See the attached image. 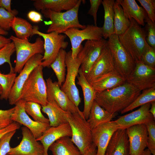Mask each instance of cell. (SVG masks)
Instances as JSON below:
<instances>
[{
	"label": "cell",
	"mask_w": 155,
	"mask_h": 155,
	"mask_svg": "<svg viewBox=\"0 0 155 155\" xmlns=\"http://www.w3.org/2000/svg\"><path fill=\"white\" fill-rule=\"evenodd\" d=\"M141 92L126 82L112 89L96 92L95 101L110 113L116 114L129 105Z\"/></svg>",
	"instance_id": "cell-1"
},
{
	"label": "cell",
	"mask_w": 155,
	"mask_h": 155,
	"mask_svg": "<svg viewBox=\"0 0 155 155\" xmlns=\"http://www.w3.org/2000/svg\"><path fill=\"white\" fill-rule=\"evenodd\" d=\"M82 1L78 0L74 7L64 12H56L49 10L41 11L44 16L51 20L47 33L55 32L61 34L71 28H84L86 26L80 23L78 18L79 9Z\"/></svg>",
	"instance_id": "cell-2"
},
{
	"label": "cell",
	"mask_w": 155,
	"mask_h": 155,
	"mask_svg": "<svg viewBox=\"0 0 155 155\" xmlns=\"http://www.w3.org/2000/svg\"><path fill=\"white\" fill-rule=\"evenodd\" d=\"M130 26L123 34L118 36L119 40L136 62L141 61L147 44L144 29L133 19H129Z\"/></svg>",
	"instance_id": "cell-3"
},
{
	"label": "cell",
	"mask_w": 155,
	"mask_h": 155,
	"mask_svg": "<svg viewBox=\"0 0 155 155\" xmlns=\"http://www.w3.org/2000/svg\"><path fill=\"white\" fill-rule=\"evenodd\" d=\"M43 67L40 65L32 72L22 88L21 99L35 102L41 106L46 104L47 86L44 78Z\"/></svg>",
	"instance_id": "cell-4"
},
{
	"label": "cell",
	"mask_w": 155,
	"mask_h": 155,
	"mask_svg": "<svg viewBox=\"0 0 155 155\" xmlns=\"http://www.w3.org/2000/svg\"><path fill=\"white\" fill-rule=\"evenodd\" d=\"M107 40V47L111 55L115 70L126 80L133 70L135 63L120 43L118 36L113 34Z\"/></svg>",
	"instance_id": "cell-5"
},
{
	"label": "cell",
	"mask_w": 155,
	"mask_h": 155,
	"mask_svg": "<svg viewBox=\"0 0 155 155\" xmlns=\"http://www.w3.org/2000/svg\"><path fill=\"white\" fill-rule=\"evenodd\" d=\"M68 121L71 129V139L82 155L92 144V129L83 116L79 113H71Z\"/></svg>",
	"instance_id": "cell-6"
},
{
	"label": "cell",
	"mask_w": 155,
	"mask_h": 155,
	"mask_svg": "<svg viewBox=\"0 0 155 155\" xmlns=\"http://www.w3.org/2000/svg\"><path fill=\"white\" fill-rule=\"evenodd\" d=\"M37 34L44 39V53L40 64L43 67H48L53 62L61 49H65L68 43L65 40V35L55 32L45 33L40 31L38 27H33L32 36Z\"/></svg>",
	"instance_id": "cell-7"
},
{
	"label": "cell",
	"mask_w": 155,
	"mask_h": 155,
	"mask_svg": "<svg viewBox=\"0 0 155 155\" xmlns=\"http://www.w3.org/2000/svg\"><path fill=\"white\" fill-rule=\"evenodd\" d=\"M81 60V56L79 54L76 58H73L71 57V50L67 52L65 58L67 70L66 78L61 87V90L77 107L81 102V99L75 84V80L78 75Z\"/></svg>",
	"instance_id": "cell-8"
},
{
	"label": "cell",
	"mask_w": 155,
	"mask_h": 155,
	"mask_svg": "<svg viewBox=\"0 0 155 155\" xmlns=\"http://www.w3.org/2000/svg\"><path fill=\"white\" fill-rule=\"evenodd\" d=\"M13 43L16 53V60L14 72L19 73L26 62L33 56L44 53V41L40 37L37 38L34 43L28 39L19 38L11 35L9 37Z\"/></svg>",
	"instance_id": "cell-9"
},
{
	"label": "cell",
	"mask_w": 155,
	"mask_h": 155,
	"mask_svg": "<svg viewBox=\"0 0 155 155\" xmlns=\"http://www.w3.org/2000/svg\"><path fill=\"white\" fill-rule=\"evenodd\" d=\"M64 34L69 39L71 46V57L76 58L82 50V43L85 40H99L103 38L102 27L88 25L82 30L70 28Z\"/></svg>",
	"instance_id": "cell-10"
},
{
	"label": "cell",
	"mask_w": 155,
	"mask_h": 155,
	"mask_svg": "<svg viewBox=\"0 0 155 155\" xmlns=\"http://www.w3.org/2000/svg\"><path fill=\"white\" fill-rule=\"evenodd\" d=\"M135 63V68L126 82L141 91L155 88V68L140 61Z\"/></svg>",
	"instance_id": "cell-11"
},
{
	"label": "cell",
	"mask_w": 155,
	"mask_h": 155,
	"mask_svg": "<svg viewBox=\"0 0 155 155\" xmlns=\"http://www.w3.org/2000/svg\"><path fill=\"white\" fill-rule=\"evenodd\" d=\"M42 57L43 55L40 54L33 56L26 62L16 77L8 99L10 104H15L21 99V92L24 84L33 69L40 64Z\"/></svg>",
	"instance_id": "cell-12"
},
{
	"label": "cell",
	"mask_w": 155,
	"mask_h": 155,
	"mask_svg": "<svg viewBox=\"0 0 155 155\" xmlns=\"http://www.w3.org/2000/svg\"><path fill=\"white\" fill-rule=\"evenodd\" d=\"M107 45V40L103 38L99 40L86 41L78 54L82 58L80 69L84 75L89 71Z\"/></svg>",
	"instance_id": "cell-13"
},
{
	"label": "cell",
	"mask_w": 155,
	"mask_h": 155,
	"mask_svg": "<svg viewBox=\"0 0 155 155\" xmlns=\"http://www.w3.org/2000/svg\"><path fill=\"white\" fill-rule=\"evenodd\" d=\"M25 102L20 99L15 104L11 119L13 122L22 124L29 129L37 139L50 126L49 124L38 122L31 119L25 110Z\"/></svg>",
	"instance_id": "cell-14"
},
{
	"label": "cell",
	"mask_w": 155,
	"mask_h": 155,
	"mask_svg": "<svg viewBox=\"0 0 155 155\" xmlns=\"http://www.w3.org/2000/svg\"><path fill=\"white\" fill-rule=\"evenodd\" d=\"M22 140L16 146L11 147L7 155H44V150L42 144L36 139L29 129L24 126L21 128Z\"/></svg>",
	"instance_id": "cell-15"
},
{
	"label": "cell",
	"mask_w": 155,
	"mask_h": 155,
	"mask_svg": "<svg viewBox=\"0 0 155 155\" xmlns=\"http://www.w3.org/2000/svg\"><path fill=\"white\" fill-rule=\"evenodd\" d=\"M119 129L117 123L111 121L101 124L92 130V143L96 148V155H104L111 137Z\"/></svg>",
	"instance_id": "cell-16"
},
{
	"label": "cell",
	"mask_w": 155,
	"mask_h": 155,
	"mask_svg": "<svg viewBox=\"0 0 155 155\" xmlns=\"http://www.w3.org/2000/svg\"><path fill=\"white\" fill-rule=\"evenodd\" d=\"M47 100L56 102L63 110L72 113H78L83 115L82 111L74 104L67 95L61 89L57 82H53L50 78L46 79Z\"/></svg>",
	"instance_id": "cell-17"
},
{
	"label": "cell",
	"mask_w": 155,
	"mask_h": 155,
	"mask_svg": "<svg viewBox=\"0 0 155 155\" xmlns=\"http://www.w3.org/2000/svg\"><path fill=\"white\" fill-rule=\"evenodd\" d=\"M126 129L129 155H142L147 147L148 133L145 124L133 125Z\"/></svg>",
	"instance_id": "cell-18"
},
{
	"label": "cell",
	"mask_w": 155,
	"mask_h": 155,
	"mask_svg": "<svg viewBox=\"0 0 155 155\" xmlns=\"http://www.w3.org/2000/svg\"><path fill=\"white\" fill-rule=\"evenodd\" d=\"M150 106L151 102L143 105L138 109L120 117L115 121L119 129H126L133 125L155 121V119L149 112Z\"/></svg>",
	"instance_id": "cell-19"
},
{
	"label": "cell",
	"mask_w": 155,
	"mask_h": 155,
	"mask_svg": "<svg viewBox=\"0 0 155 155\" xmlns=\"http://www.w3.org/2000/svg\"><path fill=\"white\" fill-rule=\"evenodd\" d=\"M115 70L113 60L107 45L89 71L85 76L90 83L99 77Z\"/></svg>",
	"instance_id": "cell-20"
},
{
	"label": "cell",
	"mask_w": 155,
	"mask_h": 155,
	"mask_svg": "<svg viewBox=\"0 0 155 155\" xmlns=\"http://www.w3.org/2000/svg\"><path fill=\"white\" fill-rule=\"evenodd\" d=\"M71 129L68 123L57 126H50L36 140L40 142L43 146L44 155H49L48 150L53 144L62 137H71Z\"/></svg>",
	"instance_id": "cell-21"
},
{
	"label": "cell",
	"mask_w": 155,
	"mask_h": 155,
	"mask_svg": "<svg viewBox=\"0 0 155 155\" xmlns=\"http://www.w3.org/2000/svg\"><path fill=\"white\" fill-rule=\"evenodd\" d=\"M104 155H129L128 138L126 129H119L114 132Z\"/></svg>",
	"instance_id": "cell-22"
},
{
	"label": "cell",
	"mask_w": 155,
	"mask_h": 155,
	"mask_svg": "<svg viewBox=\"0 0 155 155\" xmlns=\"http://www.w3.org/2000/svg\"><path fill=\"white\" fill-rule=\"evenodd\" d=\"M126 82L115 70L96 78L90 84L96 92H101L121 85Z\"/></svg>",
	"instance_id": "cell-23"
},
{
	"label": "cell",
	"mask_w": 155,
	"mask_h": 155,
	"mask_svg": "<svg viewBox=\"0 0 155 155\" xmlns=\"http://www.w3.org/2000/svg\"><path fill=\"white\" fill-rule=\"evenodd\" d=\"M47 101L45 105L42 106L41 110L47 115L50 126L68 123V119L71 113L63 110L54 100Z\"/></svg>",
	"instance_id": "cell-24"
},
{
	"label": "cell",
	"mask_w": 155,
	"mask_h": 155,
	"mask_svg": "<svg viewBox=\"0 0 155 155\" xmlns=\"http://www.w3.org/2000/svg\"><path fill=\"white\" fill-rule=\"evenodd\" d=\"M78 74L77 84L81 87L84 96V107L82 113L84 118L87 120L95 100L96 92L80 69Z\"/></svg>",
	"instance_id": "cell-25"
},
{
	"label": "cell",
	"mask_w": 155,
	"mask_h": 155,
	"mask_svg": "<svg viewBox=\"0 0 155 155\" xmlns=\"http://www.w3.org/2000/svg\"><path fill=\"white\" fill-rule=\"evenodd\" d=\"M123 9L125 16L132 18L140 25L144 26V20L147 16L144 9L139 6L135 0H117Z\"/></svg>",
	"instance_id": "cell-26"
},
{
	"label": "cell",
	"mask_w": 155,
	"mask_h": 155,
	"mask_svg": "<svg viewBox=\"0 0 155 155\" xmlns=\"http://www.w3.org/2000/svg\"><path fill=\"white\" fill-rule=\"evenodd\" d=\"M78 0H36L33 5L38 11L49 10L59 12L63 10L67 11L74 7Z\"/></svg>",
	"instance_id": "cell-27"
},
{
	"label": "cell",
	"mask_w": 155,
	"mask_h": 155,
	"mask_svg": "<svg viewBox=\"0 0 155 155\" xmlns=\"http://www.w3.org/2000/svg\"><path fill=\"white\" fill-rule=\"evenodd\" d=\"M115 115L107 111L94 100L86 120L92 130L101 124L111 121Z\"/></svg>",
	"instance_id": "cell-28"
},
{
	"label": "cell",
	"mask_w": 155,
	"mask_h": 155,
	"mask_svg": "<svg viewBox=\"0 0 155 155\" xmlns=\"http://www.w3.org/2000/svg\"><path fill=\"white\" fill-rule=\"evenodd\" d=\"M53 155H82L70 137H62L54 142L49 148Z\"/></svg>",
	"instance_id": "cell-29"
},
{
	"label": "cell",
	"mask_w": 155,
	"mask_h": 155,
	"mask_svg": "<svg viewBox=\"0 0 155 155\" xmlns=\"http://www.w3.org/2000/svg\"><path fill=\"white\" fill-rule=\"evenodd\" d=\"M114 0H103L102 4L104 10V23L102 27L104 39L108 38L114 34Z\"/></svg>",
	"instance_id": "cell-30"
},
{
	"label": "cell",
	"mask_w": 155,
	"mask_h": 155,
	"mask_svg": "<svg viewBox=\"0 0 155 155\" xmlns=\"http://www.w3.org/2000/svg\"><path fill=\"white\" fill-rule=\"evenodd\" d=\"M114 34L119 36L123 33L130 26L129 20L125 16L121 6L116 1L114 5Z\"/></svg>",
	"instance_id": "cell-31"
},
{
	"label": "cell",
	"mask_w": 155,
	"mask_h": 155,
	"mask_svg": "<svg viewBox=\"0 0 155 155\" xmlns=\"http://www.w3.org/2000/svg\"><path fill=\"white\" fill-rule=\"evenodd\" d=\"M11 28L15 32L16 37L19 38L27 39L32 36L33 27L25 19L15 16L11 24Z\"/></svg>",
	"instance_id": "cell-32"
},
{
	"label": "cell",
	"mask_w": 155,
	"mask_h": 155,
	"mask_svg": "<svg viewBox=\"0 0 155 155\" xmlns=\"http://www.w3.org/2000/svg\"><path fill=\"white\" fill-rule=\"evenodd\" d=\"M65 51L61 49L54 61L50 66L54 71L57 79V82L61 87L65 80L66 65Z\"/></svg>",
	"instance_id": "cell-33"
},
{
	"label": "cell",
	"mask_w": 155,
	"mask_h": 155,
	"mask_svg": "<svg viewBox=\"0 0 155 155\" xmlns=\"http://www.w3.org/2000/svg\"><path fill=\"white\" fill-rule=\"evenodd\" d=\"M154 101H155V88L144 90L129 105L121 111V114L125 113L137 107Z\"/></svg>",
	"instance_id": "cell-34"
},
{
	"label": "cell",
	"mask_w": 155,
	"mask_h": 155,
	"mask_svg": "<svg viewBox=\"0 0 155 155\" xmlns=\"http://www.w3.org/2000/svg\"><path fill=\"white\" fill-rule=\"evenodd\" d=\"M24 108L26 113L31 116L34 121L49 124L48 119L42 113V106L39 104L32 101L26 102Z\"/></svg>",
	"instance_id": "cell-35"
},
{
	"label": "cell",
	"mask_w": 155,
	"mask_h": 155,
	"mask_svg": "<svg viewBox=\"0 0 155 155\" xmlns=\"http://www.w3.org/2000/svg\"><path fill=\"white\" fill-rule=\"evenodd\" d=\"M16 76V73L15 72H10L8 74H4L0 71V85L2 89V93L0 95V99H8Z\"/></svg>",
	"instance_id": "cell-36"
},
{
	"label": "cell",
	"mask_w": 155,
	"mask_h": 155,
	"mask_svg": "<svg viewBox=\"0 0 155 155\" xmlns=\"http://www.w3.org/2000/svg\"><path fill=\"white\" fill-rule=\"evenodd\" d=\"M15 51V47L13 42H11L0 49V66L5 63L9 64L10 72H14L11 62V57Z\"/></svg>",
	"instance_id": "cell-37"
},
{
	"label": "cell",
	"mask_w": 155,
	"mask_h": 155,
	"mask_svg": "<svg viewBox=\"0 0 155 155\" xmlns=\"http://www.w3.org/2000/svg\"><path fill=\"white\" fill-rule=\"evenodd\" d=\"M18 13V11L16 9L10 12L0 7V27L7 31L9 30L11 22Z\"/></svg>",
	"instance_id": "cell-38"
},
{
	"label": "cell",
	"mask_w": 155,
	"mask_h": 155,
	"mask_svg": "<svg viewBox=\"0 0 155 155\" xmlns=\"http://www.w3.org/2000/svg\"><path fill=\"white\" fill-rule=\"evenodd\" d=\"M144 22L146 24L144 29L146 42L151 46L155 48V23L147 16Z\"/></svg>",
	"instance_id": "cell-39"
},
{
	"label": "cell",
	"mask_w": 155,
	"mask_h": 155,
	"mask_svg": "<svg viewBox=\"0 0 155 155\" xmlns=\"http://www.w3.org/2000/svg\"><path fill=\"white\" fill-rule=\"evenodd\" d=\"M148 133L147 147L152 155H155V122L153 120L145 124Z\"/></svg>",
	"instance_id": "cell-40"
},
{
	"label": "cell",
	"mask_w": 155,
	"mask_h": 155,
	"mask_svg": "<svg viewBox=\"0 0 155 155\" xmlns=\"http://www.w3.org/2000/svg\"><path fill=\"white\" fill-rule=\"evenodd\" d=\"M140 61L149 67L155 68V48L147 44L142 56Z\"/></svg>",
	"instance_id": "cell-41"
},
{
	"label": "cell",
	"mask_w": 155,
	"mask_h": 155,
	"mask_svg": "<svg viewBox=\"0 0 155 155\" xmlns=\"http://www.w3.org/2000/svg\"><path fill=\"white\" fill-rule=\"evenodd\" d=\"M16 131H12L8 133L0 138V155H7L9 152L11 148L10 142Z\"/></svg>",
	"instance_id": "cell-42"
},
{
	"label": "cell",
	"mask_w": 155,
	"mask_h": 155,
	"mask_svg": "<svg viewBox=\"0 0 155 155\" xmlns=\"http://www.w3.org/2000/svg\"><path fill=\"white\" fill-rule=\"evenodd\" d=\"M15 110V106L8 109H0V129L8 126L13 122L11 119Z\"/></svg>",
	"instance_id": "cell-43"
},
{
	"label": "cell",
	"mask_w": 155,
	"mask_h": 155,
	"mask_svg": "<svg viewBox=\"0 0 155 155\" xmlns=\"http://www.w3.org/2000/svg\"><path fill=\"white\" fill-rule=\"evenodd\" d=\"M147 14L148 18L153 22H155V0H137Z\"/></svg>",
	"instance_id": "cell-44"
},
{
	"label": "cell",
	"mask_w": 155,
	"mask_h": 155,
	"mask_svg": "<svg viewBox=\"0 0 155 155\" xmlns=\"http://www.w3.org/2000/svg\"><path fill=\"white\" fill-rule=\"evenodd\" d=\"M102 0H90V8L88 14L92 16L93 18L94 25L97 26V14L100 5L102 4Z\"/></svg>",
	"instance_id": "cell-45"
},
{
	"label": "cell",
	"mask_w": 155,
	"mask_h": 155,
	"mask_svg": "<svg viewBox=\"0 0 155 155\" xmlns=\"http://www.w3.org/2000/svg\"><path fill=\"white\" fill-rule=\"evenodd\" d=\"M19 124L13 122L5 128L0 129V139L5 134L11 131H16L20 128Z\"/></svg>",
	"instance_id": "cell-46"
},
{
	"label": "cell",
	"mask_w": 155,
	"mask_h": 155,
	"mask_svg": "<svg viewBox=\"0 0 155 155\" xmlns=\"http://www.w3.org/2000/svg\"><path fill=\"white\" fill-rule=\"evenodd\" d=\"M28 18L32 22L38 23L42 21V15L39 12L34 10H31L27 14Z\"/></svg>",
	"instance_id": "cell-47"
},
{
	"label": "cell",
	"mask_w": 155,
	"mask_h": 155,
	"mask_svg": "<svg viewBox=\"0 0 155 155\" xmlns=\"http://www.w3.org/2000/svg\"><path fill=\"white\" fill-rule=\"evenodd\" d=\"M11 0H0V7L2 8L9 12H12L13 10L11 7Z\"/></svg>",
	"instance_id": "cell-48"
},
{
	"label": "cell",
	"mask_w": 155,
	"mask_h": 155,
	"mask_svg": "<svg viewBox=\"0 0 155 155\" xmlns=\"http://www.w3.org/2000/svg\"><path fill=\"white\" fill-rule=\"evenodd\" d=\"M11 42L9 38H6L3 35H0V49Z\"/></svg>",
	"instance_id": "cell-49"
},
{
	"label": "cell",
	"mask_w": 155,
	"mask_h": 155,
	"mask_svg": "<svg viewBox=\"0 0 155 155\" xmlns=\"http://www.w3.org/2000/svg\"><path fill=\"white\" fill-rule=\"evenodd\" d=\"M96 148L92 143V146L82 155H96Z\"/></svg>",
	"instance_id": "cell-50"
},
{
	"label": "cell",
	"mask_w": 155,
	"mask_h": 155,
	"mask_svg": "<svg viewBox=\"0 0 155 155\" xmlns=\"http://www.w3.org/2000/svg\"><path fill=\"white\" fill-rule=\"evenodd\" d=\"M149 112L155 119V101L151 102V106L149 109Z\"/></svg>",
	"instance_id": "cell-51"
},
{
	"label": "cell",
	"mask_w": 155,
	"mask_h": 155,
	"mask_svg": "<svg viewBox=\"0 0 155 155\" xmlns=\"http://www.w3.org/2000/svg\"><path fill=\"white\" fill-rule=\"evenodd\" d=\"M8 34L7 31L5 30L0 27V36L6 35Z\"/></svg>",
	"instance_id": "cell-52"
},
{
	"label": "cell",
	"mask_w": 155,
	"mask_h": 155,
	"mask_svg": "<svg viewBox=\"0 0 155 155\" xmlns=\"http://www.w3.org/2000/svg\"><path fill=\"white\" fill-rule=\"evenodd\" d=\"M142 155H152L149 150L148 149H146L144 151Z\"/></svg>",
	"instance_id": "cell-53"
},
{
	"label": "cell",
	"mask_w": 155,
	"mask_h": 155,
	"mask_svg": "<svg viewBox=\"0 0 155 155\" xmlns=\"http://www.w3.org/2000/svg\"><path fill=\"white\" fill-rule=\"evenodd\" d=\"M2 92V89L1 86L0 85V95L1 94Z\"/></svg>",
	"instance_id": "cell-54"
},
{
	"label": "cell",
	"mask_w": 155,
	"mask_h": 155,
	"mask_svg": "<svg viewBox=\"0 0 155 155\" xmlns=\"http://www.w3.org/2000/svg\"></svg>",
	"instance_id": "cell-55"
}]
</instances>
